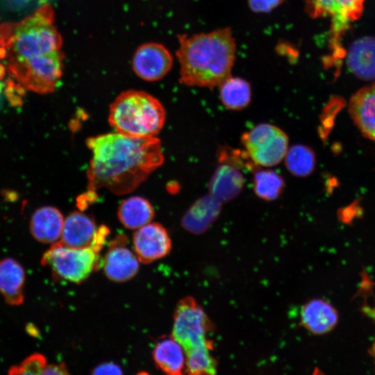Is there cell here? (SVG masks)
<instances>
[{
	"instance_id": "1",
	"label": "cell",
	"mask_w": 375,
	"mask_h": 375,
	"mask_svg": "<svg viewBox=\"0 0 375 375\" xmlns=\"http://www.w3.org/2000/svg\"><path fill=\"white\" fill-rule=\"evenodd\" d=\"M92 152L88 170V191L106 188L117 195L136 189L164 162L156 137L137 138L110 133L89 138Z\"/></svg>"
},
{
	"instance_id": "2",
	"label": "cell",
	"mask_w": 375,
	"mask_h": 375,
	"mask_svg": "<svg viewBox=\"0 0 375 375\" xmlns=\"http://www.w3.org/2000/svg\"><path fill=\"white\" fill-rule=\"evenodd\" d=\"M178 41L176 56L181 83L211 89L231 76L236 45L228 28L180 35Z\"/></svg>"
},
{
	"instance_id": "3",
	"label": "cell",
	"mask_w": 375,
	"mask_h": 375,
	"mask_svg": "<svg viewBox=\"0 0 375 375\" xmlns=\"http://www.w3.org/2000/svg\"><path fill=\"white\" fill-rule=\"evenodd\" d=\"M62 38L54 26V12L45 3L18 22L0 24V47L7 60H23L60 50Z\"/></svg>"
},
{
	"instance_id": "4",
	"label": "cell",
	"mask_w": 375,
	"mask_h": 375,
	"mask_svg": "<svg viewBox=\"0 0 375 375\" xmlns=\"http://www.w3.org/2000/svg\"><path fill=\"white\" fill-rule=\"evenodd\" d=\"M160 101L142 90L120 93L110 106L108 121L117 132L137 138L154 137L165 121Z\"/></svg>"
},
{
	"instance_id": "5",
	"label": "cell",
	"mask_w": 375,
	"mask_h": 375,
	"mask_svg": "<svg viewBox=\"0 0 375 375\" xmlns=\"http://www.w3.org/2000/svg\"><path fill=\"white\" fill-rule=\"evenodd\" d=\"M211 324L203 308L191 297L181 299L174 315L172 337L182 347L188 364L202 362L210 356L206 335Z\"/></svg>"
},
{
	"instance_id": "6",
	"label": "cell",
	"mask_w": 375,
	"mask_h": 375,
	"mask_svg": "<svg viewBox=\"0 0 375 375\" xmlns=\"http://www.w3.org/2000/svg\"><path fill=\"white\" fill-rule=\"evenodd\" d=\"M63 54L58 50L23 60H7L9 75L24 88L38 93L55 90L62 72Z\"/></svg>"
},
{
	"instance_id": "7",
	"label": "cell",
	"mask_w": 375,
	"mask_h": 375,
	"mask_svg": "<svg viewBox=\"0 0 375 375\" xmlns=\"http://www.w3.org/2000/svg\"><path fill=\"white\" fill-rule=\"evenodd\" d=\"M56 278L79 283L88 278L99 264V253L90 247L74 248L60 241L51 244L41 259Z\"/></svg>"
},
{
	"instance_id": "8",
	"label": "cell",
	"mask_w": 375,
	"mask_h": 375,
	"mask_svg": "<svg viewBox=\"0 0 375 375\" xmlns=\"http://www.w3.org/2000/svg\"><path fill=\"white\" fill-rule=\"evenodd\" d=\"M245 151L252 162L262 167L279 164L288 149V137L279 127L261 123L241 137Z\"/></svg>"
},
{
	"instance_id": "9",
	"label": "cell",
	"mask_w": 375,
	"mask_h": 375,
	"mask_svg": "<svg viewBox=\"0 0 375 375\" xmlns=\"http://www.w3.org/2000/svg\"><path fill=\"white\" fill-rule=\"evenodd\" d=\"M172 65L173 57L170 51L158 42H147L139 46L132 60L135 74L147 81L162 79Z\"/></svg>"
},
{
	"instance_id": "10",
	"label": "cell",
	"mask_w": 375,
	"mask_h": 375,
	"mask_svg": "<svg viewBox=\"0 0 375 375\" xmlns=\"http://www.w3.org/2000/svg\"><path fill=\"white\" fill-rule=\"evenodd\" d=\"M133 244L140 262L149 263L166 256L171 251L172 241L165 228L159 223L149 222L134 233Z\"/></svg>"
},
{
	"instance_id": "11",
	"label": "cell",
	"mask_w": 375,
	"mask_h": 375,
	"mask_svg": "<svg viewBox=\"0 0 375 375\" xmlns=\"http://www.w3.org/2000/svg\"><path fill=\"white\" fill-rule=\"evenodd\" d=\"M126 241L125 235L116 237L110 242L103 260L106 276L115 282L122 283L133 278L139 269V260L126 247Z\"/></svg>"
},
{
	"instance_id": "12",
	"label": "cell",
	"mask_w": 375,
	"mask_h": 375,
	"mask_svg": "<svg viewBox=\"0 0 375 375\" xmlns=\"http://www.w3.org/2000/svg\"><path fill=\"white\" fill-rule=\"evenodd\" d=\"M365 0H306L312 16L330 17L333 30L344 31L351 22L358 19L363 10Z\"/></svg>"
},
{
	"instance_id": "13",
	"label": "cell",
	"mask_w": 375,
	"mask_h": 375,
	"mask_svg": "<svg viewBox=\"0 0 375 375\" xmlns=\"http://www.w3.org/2000/svg\"><path fill=\"white\" fill-rule=\"evenodd\" d=\"M349 111L361 133L375 142V81L351 97Z\"/></svg>"
},
{
	"instance_id": "14",
	"label": "cell",
	"mask_w": 375,
	"mask_h": 375,
	"mask_svg": "<svg viewBox=\"0 0 375 375\" xmlns=\"http://www.w3.org/2000/svg\"><path fill=\"white\" fill-rule=\"evenodd\" d=\"M300 319L306 329L313 334L323 335L336 326L338 314L330 303L324 299H315L302 306Z\"/></svg>"
},
{
	"instance_id": "15",
	"label": "cell",
	"mask_w": 375,
	"mask_h": 375,
	"mask_svg": "<svg viewBox=\"0 0 375 375\" xmlns=\"http://www.w3.org/2000/svg\"><path fill=\"white\" fill-rule=\"evenodd\" d=\"M244 185V178L240 169L221 163L210 180L209 194L222 204L226 203L239 195Z\"/></svg>"
},
{
	"instance_id": "16",
	"label": "cell",
	"mask_w": 375,
	"mask_h": 375,
	"mask_svg": "<svg viewBox=\"0 0 375 375\" xmlns=\"http://www.w3.org/2000/svg\"><path fill=\"white\" fill-rule=\"evenodd\" d=\"M222 206L210 194L199 198L183 215L182 226L192 233L204 232L219 216Z\"/></svg>"
},
{
	"instance_id": "17",
	"label": "cell",
	"mask_w": 375,
	"mask_h": 375,
	"mask_svg": "<svg viewBox=\"0 0 375 375\" xmlns=\"http://www.w3.org/2000/svg\"><path fill=\"white\" fill-rule=\"evenodd\" d=\"M64 220L59 210L53 206H43L33 214L30 230L38 241L52 244L60 240Z\"/></svg>"
},
{
	"instance_id": "18",
	"label": "cell",
	"mask_w": 375,
	"mask_h": 375,
	"mask_svg": "<svg viewBox=\"0 0 375 375\" xmlns=\"http://www.w3.org/2000/svg\"><path fill=\"white\" fill-rule=\"evenodd\" d=\"M97 227L94 221L85 213L74 211L64 220L61 243L74 248L90 247Z\"/></svg>"
},
{
	"instance_id": "19",
	"label": "cell",
	"mask_w": 375,
	"mask_h": 375,
	"mask_svg": "<svg viewBox=\"0 0 375 375\" xmlns=\"http://www.w3.org/2000/svg\"><path fill=\"white\" fill-rule=\"evenodd\" d=\"M349 69L362 79H375V38L365 37L355 41L347 56Z\"/></svg>"
},
{
	"instance_id": "20",
	"label": "cell",
	"mask_w": 375,
	"mask_h": 375,
	"mask_svg": "<svg viewBox=\"0 0 375 375\" xmlns=\"http://www.w3.org/2000/svg\"><path fill=\"white\" fill-rule=\"evenodd\" d=\"M25 274L22 265L12 258L0 260V293L6 301L18 306L24 301Z\"/></svg>"
},
{
	"instance_id": "21",
	"label": "cell",
	"mask_w": 375,
	"mask_h": 375,
	"mask_svg": "<svg viewBox=\"0 0 375 375\" xmlns=\"http://www.w3.org/2000/svg\"><path fill=\"white\" fill-rule=\"evenodd\" d=\"M156 365L169 375L182 374L185 369V355L181 344L172 336L159 340L153 351Z\"/></svg>"
},
{
	"instance_id": "22",
	"label": "cell",
	"mask_w": 375,
	"mask_h": 375,
	"mask_svg": "<svg viewBox=\"0 0 375 375\" xmlns=\"http://www.w3.org/2000/svg\"><path fill=\"white\" fill-rule=\"evenodd\" d=\"M155 212L150 202L141 197L133 196L122 201L117 217L124 226L128 229H138L151 222Z\"/></svg>"
},
{
	"instance_id": "23",
	"label": "cell",
	"mask_w": 375,
	"mask_h": 375,
	"mask_svg": "<svg viewBox=\"0 0 375 375\" xmlns=\"http://www.w3.org/2000/svg\"><path fill=\"white\" fill-rule=\"evenodd\" d=\"M222 103L228 109L240 110L251 101V90L249 83L238 77H228L219 85Z\"/></svg>"
},
{
	"instance_id": "24",
	"label": "cell",
	"mask_w": 375,
	"mask_h": 375,
	"mask_svg": "<svg viewBox=\"0 0 375 375\" xmlns=\"http://www.w3.org/2000/svg\"><path fill=\"white\" fill-rule=\"evenodd\" d=\"M287 169L294 176L306 177L310 175L316 165V156L308 146L294 144L288 149L284 157Z\"/></svg>"
},
{
	"instance_id": "25",
	"label": "cell",
	"mask_w": 375,
	"mask_h": 375,
	"mask_svg": "<svg viewBox=\"0 0 375 375\" xmlns=\"http://www.w3.org/2000/svg\"><path fill=\"white\" fill-rule=\"evenodd\" d=\"M253 185L258 197L272 201L278 199L283 192L285 181L272 169H257L253 173Z\"/></svg>"
},
{
	"instance_id": "26",
	"label": "cell",
	"mask_w": 375,
	"mask_h": 375,
	"mask_svg": "<svg viewBox=\"0 0 375 375\" xmlns=\"http://www.w3.org/2000/svg\"><path fill=\"white\" fill-rule=\"evenodd\" d=\"M47 365L44 356L34 353L26 358L20 365L12 367L11 374H43Z\"/></svg>"
},
{
	"instance_id": "27",
	"label": "cell",
	"mask_w": 375,
	"mask_h": 375,
	"mask_svg": "<svg viewBox=\"0 0 375 375\" xmlns=\"http://www.w3.org/2000/svg\"><path fill=\"white\" fill-rule=\"evenodd\" d=\"M24 92V86L20 83H16L10 79L6 81L5 93L11 103H20Z\"/></svg>"
},
{
	"instance_id": "28",
	"label": "cell",
	"mask_w": 375,
	"mask_h": 375,
	"mask_svg": "<svg viewBox=\"0 0 375 375\" xmlns=\"http://www.w3.org/2000/svg\"><path fill=\"white\" fill-rule=\"evenodd\" d=\"M283 0H249L250 8L256 12H267L276 8Z\"/></svg>"
},
{
	"instance_id": "29",
	"label": "cell",
	"mask_w": 375,
	"mask_h": 375,
	"mask_svg": "<svg viewBox=\"0 0 375 375\" xmlns=\"http://www.w3.org/2000/svg\"><path fill=\"white\" fill-rule=\"evenodd\" d=\"M109 229L105 225H101L97 228L90 247L97 253H99L106 243L107 236L109 234Z\"/></svg>"
},
{
	"instance_id": "30",
	"label": "cell",
	"mask_w": 375,
	"mask_h": 375,
	"mask_svg": "<svg viewBox=\"0 0 375 375\" xmlns=\"http://www.w3.org/2000/svg\"><path fill=\"white\" fill-rule=\"evenodd\" d=\"M93 374H122L121 367L113 362H104L96 366L92 371Z\"/></svg>"
},
{
	"instance_id": "31",
	"label": "cell",
	"mask_w": 375,
	"mask_h": 375,
	"mask_svg": "<svg viewBox=\"0 0 375 375\" xmlns=\"http://www.w3.org/2000/svg\"><path fill=\"white\" fill-rule=\"evenodd\" d=\"M67 368L64 364L47 365L43 374H67Z\"/></svg>"
},
{
	"instance_id": "32",
	"label": "cell",
	"mask_w": 375,
	"mask_h": 375,
	"mask_svg": "<svg viewBox=\"0 0 375 375\" xmlns=\"http://www.w3.org/2000/svg\"><path fill=\"white\" fill-rule=\"evenodd\" d=\"M363 310L366 314L375 320V307H371L366 305L365 307H363ZM370 354L372 355L375 365V339L370 349Z\"/></svg>"
},
{
	"instance_id": "33",
	"label": "cell",
	"mask_w": 375,
	"mask_h": 375,
	"mask_svg": "<svg viewBox=\"0 0 375 375\" xmlns=\"http://www.w3.org/2000/svg\"><path fill=\"white\" fill-rule=\"evenodd\" d=\"M6 6L11 9L19 10L24 8L31 0H3Z\"/></svg>"
},
{
	"instance_id": "34",
	"label": "cell",
	"mask_w": 375,
	"mask_h": 375,
	"mask_svg": "<svg viewBox=\"0 0 375 375\" xmlns=\"http://www.w3.org/2000/svg\"><path fill=\"white\" fill-rule=\"evenodd\" d=\"M6 74V67L0 63V80L4 77Z\"/></svg>"
},
{
	"instance_id": "35",
	"label": "cell",
	"mask_w": 375,
	"mask_h": 375,
	"mask_svg": "<svg viewBox=\"0 0 375 375\" xmlns=\"http://www.w3.org/2000/svg\"><path fill=\"white\" fill-rule=\"evenodd\" d=\"M3 87V84L0 83V109L3 104V99H2V94H1Z\"/></svg>"
}]
</instances>
